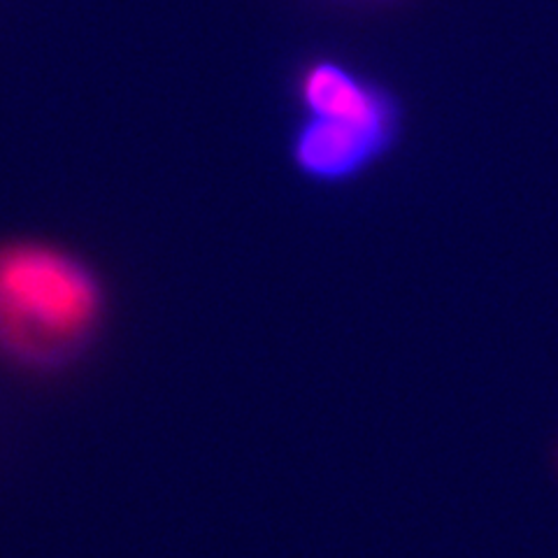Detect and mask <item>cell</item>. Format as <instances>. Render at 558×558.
<instances>
[{"instance_id":"6da1fadb","label":"cell","mask_w":558,"mask_h":558,"mask_svg":"<svg viewBox=\"0 0 558 558\" xmlns=\"http://www.w3.org/2000/svg\"><path fill=\"white\" fill-rule=\"evenodd\" d=\"M102 293L80 260L47 244L0 247V354L57 368L96 333Z\"/></svg>"},{"instance_id":"7a4b0ae2","label":"cell","mask_w":558,"mask_h":558,"mask_svg":"<svg viewBox=\"0 0 558 558\" xmlns=\"http://www.w3.org/2000/svg\"><path fill=\"white\" fill-rule=\"evenodd\" d=\"M293 114L330 121L398 147L405 108L391 86L340 54H310L289 75Z\"/></svg>"},{"instance_id":"277c9868","label":"cell","mask_w":558,"mask_h":558,"mask_svg":"<svg viewBox=\"0 0 558 558\" xmlns=\"http://www.w3.org/2000/svg\"><path fill=\"white\" fill-rule=\"evenodd\" d=\"M349 3H365V5H373V3H391V0H349Z\"/></svg>"},{"instance_id":"3957f363","label":"cell","mask_w":558,"mask_h":558,"mask_svg":"<svg viewBox=\"0 0 558 558\" xmlns=\"http://www.w3.org/2000/svg\"><path fill=\"white\" fill-rule=\"evenodd\" d=\"M391 151L377 137L314 117L293 114L287 131L289 166L312 186H352L387 161Z\"/></svg>"}]
</instances>
